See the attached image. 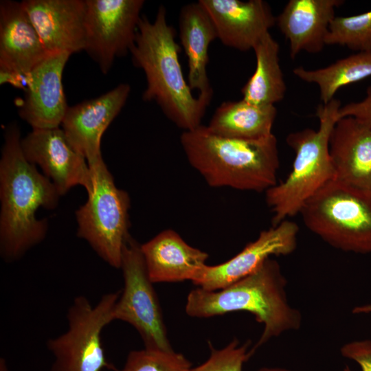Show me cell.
<instances>
[{
    "label": "cell",
    "mask_w": 371,
    "mask_h": 371,
    "mask_svg": "<svg viewBox=\"0 0 371 371\" xmlns=\"http://www.w3.org/2000/svg\"><path fill=\"white\" fill-rule=\"evenodd\" d=\"M60 196L50 179L25 159L20 129L10 124L0 159V254L5 262L19 260L44 240L47 221L36 213L41 207L56 208Z\"/></svg>",
    "instance_id": "cell-1"
},
{
    "label": "cell",
    "mask_w": 371,
    "mask_h": 371,
    "mask_svg": "<svg viewBox=\"0 0 371 371\" xmlns=\"http://www.w3.org/2000/svg\"><path fill=\"white\" fill-rule=\"evenodd\" d=\"M176 36L175 29L167 22L166 9L161 5L153 21L142 15L130 53L134 66L145 74L143 100L155 102L177 127L192 131L202 125L212 99L192 94L182 71L181 47Z\"/></svg>",
    "instance_id": "cell-2"
},
{
    "label": "cell",
    "mask_w": 371,
    "mask_h": 371,
    "mask_svg": "<svg viewBox=\"0 0 371 371\" xmlns=\"http://www.w3.org/2000/svg\"><path fill=\"white\" fill-rule=\"evenodd\" d=\"M180 142L189 164L212 188L266 192L277 184L280 159L273 134L260 139L229 138L202 124L183 131Z\"/></svg>",
    "instance_id": "cell-3"
},
{
    "label": "cell",
    "mask_w": 371,
    "mask_h": 371,
    "mask_svg": "<svg viewBox=\"0 0 371 371\" xmlns=\"http://www.w3.org/2000/svg\"><path fill=\"white\" fill-rule=\"evenodd\" d=\"M286 280L278 261L268 258L254 271L217 291L198 287L187 297L186 313L190 317L209 318L235 311H247L264 325L256 348L282 333L300 328V312L288 302Z\"/></svg>",
    "instance_id": "cell-4"
},
{
    "label": "cell",
    "mask_w": 371,
    "mask_h": 371,
    "mask_svg": "<svg viewBox=\"0 0 371 371\" xmlns=\"http://www.w3.org/2000/svg\"><path fill=\"white\" fill-rule=\"evenodd\" d=\"M341 102L335 98L317 106V130L304 128L289 133L286 142L294 150L293 168L286 179L265 192L273 215V226L300 212L304 203L326 183L335 178L329 153V139L339 120Z\"/></svg>",
    "instance_id": "cell-5"
},
{
    "label": "cell",
    "mask_w": 371,
    "mask_h": 371,
    "mask_svg": "<svg viewBox=\"0 0 371 371\" xmlns=\"http://www.w3.org/2000/svg\"><path fill=\"white\" fill-rule=\"evenodd\" d=\"M300 214L308 229L346 252H371V192L335 179L317 191Z\"/></svg>",
    "instance_id": "cell-6"
},
{
    "label": "cell",
    "mask_w": 371,
    "mask_h": 371,
    "mask_svg": "<svg viewBox=\"0 0 371 371\" xmlns=\"http://www.w3.org/2000/svg\"><path fill=\"white\" fill-rule=\"evenodd\" d=\"M92 188L76 211L77 235L108 265L120 269L124 245L130 236V197L115 186L103 159L89 166Z\"/></svg>",
    "instance_id": "cell-7"
},
{
    "label": "cell",
    "mask_w": 371,
    "mask_h": 371,
    "mask_svg": "<svg viewBox=\"0 0 371 371\" xmlns=\"http://www.w3.org/2000/svg\"><path fill=\"white\" fill-rule=\"evenodd\" d=\"M120 292L106 293L94 305L84 295L74 299L67 311V330L47 341V348L54 357L50 371L117 370L106 358L101 335L114 321Z\"/></svg>",
    "instance_id": "cell-8"
},
{
    "label": "cell",
    "mask_w": 371,
    "mask_h": 371,
    "mask_svg": "<svg viewBox=\"0 0 371 371\" xmlns=\"http://www.w3.org/2000/svg\"><path fill=\"white\" fill-rule=\"evenodd\" d=\"M140 245L131 236L124 245L121 267L124 287L113 310V320L131 324L144 348L172 350L159 301L144 263Z\"/></svg>",
    "instance_id": "cell-9"
},
{
    "label": "cell",
    "mask_w": 371,
    "mask_h": 371,
    "mask_svg": "<svg viewBox=\"0 0 371 371\" xmlns=\"http://www.w3.org/2000/svg\"><path fill=\"white\" fill-rule=\"evenodd\" d=\"M144 0H86L85 51L106 74L133 47Z\"/></svg>",
    "instance_id": "cell-10"
},
{
    "label": "cell",
    "mask_w": 371,
    "mask_h": 371,
    "mask_svg": "<svg viewBox=\"0 0 371 371\" xmlns=\"http://www.w3.org/2000/svg\"><path fill=\"white\" fill-rule=\"evenodd\" d=\"M21 148L25 159L42 169L60 196L76 186H82L87 193L91 190L89 164L62 128L32 129L21 139Z\"/></svg>",
    "instance_id": "cell-11"
},
{
    "label": "cell",
    "mask_w": 371,
    "mask_h": 371,
    "mask_svg": "<svg viewBox=\"0 0 371 371\" xmlns=\"http://www.w3.org/2000/svg\"><path fill=\"white\" fill-rule=\"evenodd\" d=\"M298 232L297 225L289 220L263 230L254 241L229 260L217 265H206L194 284L207 291L224 289L254 271L271 256H286L294 251Z\"/></svg>",
    "instance_id": "cell-12"
},
{
    "label": "cell",
    "mask_w": 371,
    "mask_h": 371,
    "mask_svg": "<svg viewBox=\"0 0 371 371\" xmlns=\"http://www.w3.org/2000/svg\"><path fill=\"white\" fill-rule=\"evenodd\" d=\"M130 93L131 86L122 83L95 98L68 107L62 129L89 166L102 159L103 133L125 105Z\"/></svg>",
    "instance_id": "cell-13"
},
{
    "label": "cell",
    "mask_w": 371,
    "mask_h": 371,
    "mask_svg": "<svg viewBox=\"0 0 371 371\" xmlns=\"http://www.w3.org/2000/svg\"><path fill=\"white\" fill-rule=\"evenodd\" d=\"M70 56L66 52L50 54L27 75L18 113L32 129L57 128L62 124L69 107L62 78Z\"/></svg>",
    "instance_id": "cell-14"
},
{
    "label": "cell",
    "mask_w": 371,
    "mask_h": 371,
    "mask_svg": "<svg viewBox=\"0 0 371 371\" xmlns=\"http://www.w3.org/2000/svg\"><path fill=\"white\" fill-rule=\"evenodd\" d=\"M21 4L49 54L85 50L86 0H24Z\"/></svg>",
    "instance_id": "cell-15"
},
{
    "label": "cell",
    "mask_w": 371,
    "mask_h": 371,
    "mask_svg": "<svg viewBox=\"0 0 371 371\" xmlns=\"http://www.w3.org/2000/svg\"><path fill=\"white\" fill-rule=\"evenodd\" d=\"M224 45L241 52L253 49L276 25V17L263 0H199Z\"/></svg>",
    "instance_id": "cell-16"
},
{
    "label": "cell",
    "mask_w": 371,
    "mask_h": 371,
    "mask_svg": "<svg viewBox=\"0 0 371 371\" xmlns=\"http://www.w3.org/2000/svg\"><path fill=\"white\" fill-rule=\"evenodd\" d=\"M335 179L371 192V125L351 116L337 120L329 139Z\"/></svg>",
    "instance_id": "cell-17"
},
{
    "label": "cell",
    "mask_w": 371,
    "mask_h": 371,
    "mask_svg": "<svg viewBox=\"0 0 371 371\" xmlns=\"http://www.w3.org/2000/svg\"><path fill=\"white\" fill-rule=\"evenodd\" d=\"M49 54L21 2H0V70L27 76Z\"/></svg>",
    "instance_id": "cell-18"
},
{
    "label": "cell",
    "mask_w": 371,
    "mask_h": 371,
    "mask_svg": "<svg viewBox=\"0 0 371 371\" xmlns=\"http://www.w3.org/2000/svg\"><path fill=\"white\" fill-rule=\"evenodd\" d=\"M151 282L194 284L207 265L208 254L188 244L175 231L166 229L140 245Z\"/></svg>",
    "instance_id": "cell-19"
},
{
    "label": "cell",
    "mask_w": 371,
    "mask_h": 371,
    "mask_svg": "<svg viewBox=\"0 0 371 371\" xmlns=\"http://www.w3.org/2000/svg\"><path fill=\"white\" fill-rule=\"evenodd\" d=\"M342 0H290L276 17V24L289 43L290 57L302 52H320L335 10Z\"/></svg>",
    "instance_id": "cell-20"
},
{
    "label": "cell",
    "mask_w": 371,
    "mask_h": 371,
    "mask_svg": "<svg viewBox=\"0 0 371 371\" xmlns=\"http://www.w3.org/2000/svg\"><path fill=\"white\" fill-rule=\"evenodd\" d=\"M180 43L188 59V83L199 95L212 99L213 89L207 76L210 45L217 38L209 15L197 2L184 5L178 19Z\"/></svg>",
    "instance_id": "cell-21"
},
{
    "label": "cell",
    "mask_w": 371,
    "mask_h": 371,
    "mask_svg": "<svg viewBox=\"0 0 371 371\" xmlns=\"http://www.w3.org/2000/svg\"><path fill=\"white\" fill-rule=\"evenodd\" d=\"M275 105H256L243 99L222 102L212 116L208 130L215 135L240 139H260L272 135Z\"/></svg>",
    "instance_id": "cell-22"
},
{
    "label": "cell",
    "mask_w": 371,
    "mask_h": 371,
    "mask_svg": "<svg viewBox=\"0 0 371 371\" xmlns=\"http://www.w3.org/2000/svg\"><path fill=\"white\" fill-rule=\"evenodd\" d=\"M254 74L241 89L242 99L256 105H274L283 100L286 86L280 65V46L270 32L253 49Z\"/></svg>",
    "instance_id": "cell-23"
},
{
    "label": "cell",
    "mask_w": 371,
    "mask_h": 371,
    "mask_svg": "<svg viewBox=\"0 0 371 371\" xmlns=\"http://www.w3.org/2000/svg\"><path fill=\"white\" fill-rule=\"evenodd\" d=\"M293 72L301 80L316 84L322 104H327L341 87L371 76V50L357 52L323 68L298 67Z\"/></svg>",
    "instance_id": "cell-24"
},
{
    "label": "cell",
    "mask_w": 371,
    "mask_h": 371,
    "mask_svg": "<svg viewBox=\"0 0 371 371\" xmlns=\"http://www.w3.org/2000/svg\"><path fill=\"white\" fill-rule=\"evenodd\" d=\"M325 43L345 46L357 52L371 50V10L353 16H335Z\"/></svg>",
    "instance_id": "cell-25"
},
{
    "label": "cell",
    "mask_w": 371,
    "mask_h": 371,
    "mask_svg": "<svg viewBox=\"0 0 371 371\" xmlns=\"http://www.w3.org/2000/svg\"><path fill=\"white\" fill-rule=\"evenodd\" d=\"M192 363L182 354L172 350L144 348L131 351L125 363L116 371H192Z\"/></svg>",
    "instance_id": "cell-26"
},
{
    "label": "cell",
    "mask_w": 371,
    "mask_h": 371,
    "mask_svg": "<svg viewBox=\"0 0 371 371\" xmlns=\"http://www.w3.org/2000/svg\"><path fill=\"white\" fill-rule=\"evenodd\" d=\"M250 341L240 345L237 339L221 349L214 348L209 342L210 355L202 364L192 371H243L245 362L251 356L248 350Z\"/></svg>",
    "instance_id": "cell-27"
},
{
    "label": "cell",
    "mask_w": 371,
    "mask_h": 371,
    "mask_svg": "<svg viewBox=\"0 0 371 371\" xmlns=\"http://www.w3.org/2000/svg\"><path fill=\"white\" fill-rule=\"evenodd\" d=\"M340 352L345 358L356 362L361 371H371V340L347 343L341 348Z\"/></svg>",
    "instance_id": "cell-28"
},
{
    "label": "cell",
    "mask_w": 371,
    "mask_h": 371,
    "mask_svg": "<svg viewBox=\"0 0 371 371\" xmlns=\"http://www.w3.org/2000/svg\"><path fill=\"white\" fill-rule=\"evenodd\" d=\"M351 116L371 125V85L368 87L366 97L361 101L352 102L341 106L339 119Z\"/></svg>",
    "instance_id": "cell-29"
},
{
    "label": "cell",
    "mask_w": 371,
    "mask_h": 371,
    "mask_svg": "<svg viewBox=\"0 0 371 371\" xmlns=\"http://www.w3.org/2000/svg\"><path fill=\"white\" fill-rule=\"evenodd\" d=\"M352 313H371V304H366L363 306H356L352 309Z\"/></svg>",
    "instance_id": "cell-30"
},
{
    "label": "cell",
    "mask_w": 371,
    "mask_h": 371,
    "mask_svg": "<svg viewBox=\"0 0 371 371\" xmlns=\"http://www.w3.org/2000/svg\"><path fill=\"white\" fill-rule=\"evenodd\" d=\"M256 371H293L284 368L280 367H263Z\"/></svg>",
    "instance_id": "cell-31"
},
{
    "label": "cell",
    "mask_w": 371,
    "mask_h": 371,
    "mask_svg": "<svg viewBox=\"0 0 371 371\" xmlns=\"http://www.w3.org/2000/svg\"><path fill=\"white\" fill-rule=\"evenodd\" d=\"M0 371H10L6 361L3 357L0 359Z\"/></svg>",
    "instance_id": "cell-32"
}]
</instances>
